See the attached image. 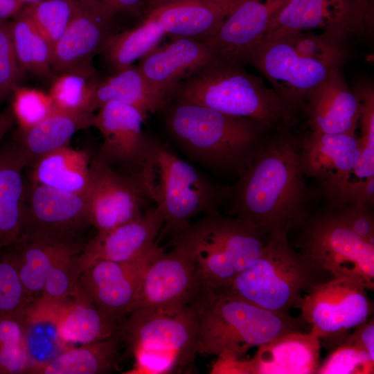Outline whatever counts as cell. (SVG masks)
<instances>
[{"label": "cell", "instance_id": "obj_1", "mask_svg": "<svg viewBox=\"0 0 374 374\" xmlns=\"http://www.w3.org/2000/svg\"><path fill=\"white\" fill-rule=\"evenodd\" d=\"M301 145L281 137L254 151L235 187L238 217L267 234L301 220L305 197Z\"/></svg>", "mask_w": 374, "mask_h": 374}, {"label": "cell", "instance_id": "obj_2", "mask_svg": "<svg viewBox=\"0 0 374 374\" xmlns=\"http://www.w3.org/2000/svg\"><path fill=\"white\" fill-rule=\"evenodd\" d=\"M347 40L318 30L265 35L242 62L265 77L290 112L305 103L317 86L340 70L348 57Z\"/></svg>", "mask_w": 374, "mask_h": 374}, {"label": "cell", "instance_id": "obj_3", "mask_svg": "<svg viewBox=\"0 0 374 374\" xmlns=\"http://www.w3.org/2000/svg\"><path fill=\"white\" fill-rule=\"evenodd\" d=\"M190 305L197 317V353L217 357H244L249 349L303 325L301 319L256 306L228 289L201 285Z\"/></svg>", "mask_w": 374, "mask_h": 374}, {"label": "cell", "instance_id": "obj_4", "mask_svg": "<svg viewBox=\"0 0 374 374\" xmlns=\"http://www.w3.org/2000/svg\"><path fill=\"white\" fill-rule=\"evenodd\" d=\"M242 62L213 57L182 80L170 98L251 119L271 127L290 118L277 93L249 73Z\"/></svg>", "mask_w": 374, "mask_h": 374}, {"label": "cell", "instance_id": "obj_5", "mask_svg": "<svg viewBox=\"0 0 374 374\" xmlns=\"http://www.w3.org/2000/svg\"><path fill=\"white\" fill-rule=\"evenodd\" d=\"M136 177L163 217L162 235L172 238L200 213L215 210L221 197L216 187L195 167L164 143L149 137L146 155Z\"/></svg>", "mask_w": 374, "mask_h": 374}, {"label": "cell", "instance_id": "obj_6", "mask_svg": "<svg viewBox=\"0 0 374 374\" xmlns=\"http://www.w3.org/2000/svg\"><path fill=\"white\" fill-rule=\"evenodd\" d=\"M166 123L170 136L186 154L220 169L247 164L262 127L249 118L176 100Z\"/></svg>", "mask_w": 374, "mask_h": 374}, {"label": "cell", "instance_id": "obj_7", "mask_svg": "<svg viewBox=\"0 0 374 374\" xmlns=\"http://www.w3.org/2000/svg\"><path fill=\"white\" fill-rule=\"evenodd\" d=\"M268 237L251 224L215 209L172 239L192 253L201 285L221 290L229 288L239 273L260 258Z\"/></svg>", "mask_w": 374, "mask_h": 374}, {"label": "cell", "instance_id": "obj_8", "mask_svg": "<svg viewBox=\"0 0 374 374\" xmlns=\"http://www.w3.org/2000/svg\"><path fill=\"white\" fill-rule=\"evenodd\" d=\"M118 332L135 359L132 373H181L197 353V322L191 305L173 316L135 310Z\"/></svg>", "mask_w": 374, "mask_h": 374}, {"label": "cell", "instance_id": "obj_9", "mask_svg": "<svg viewBox=\"0 0 374 374\" xmlns=\"http://www.w3.org/2000/svg\"><path fill=\"white\" fill-rule=\"evenodd\" d=\"M287 233L269 235L260 258L239 273L228 289L263 309L288 313L297 308L303 294L319 274L289 244Z\"/></svg>", "mask_w": 374, "mask_h": 374}, {"label": "cell", "instance_id": "obj_10", "mask_svg": "<svg viewBox=\"0 0 374 374\" xmlns=\"http://www.w3.org/2000/svg\"><path fill=\"white\" fill-rule=\"evenodd\" d=\"M300 253L320 275L354 278L374 290V244L353 232L338 212L322 215L305 230Z\"/></svg>", "mask_w": 374, "mask_h": 374}, {"label": "cell", "instance_id": "obj_11", "mask_svg": "<svg viewBox=\"0 0 374 374\" xmlns=\"http://www.w3.org/2000/svg\"><path fill=\"white\" fill-rule=\"evenodd\" d=\"M367 291L357 280L348 277L316 283L300 300L297 307L300 319L331 350L373 315V305Z\"/></svg>", "mask_w": 374, "mask_h": 374}, {"label": "cell", "instance_id": "obj_12", "mask_svg": "<svg viewBox=\"0 0 374 374\" xmlns=\"http://www.w3.org/2000/svg\"><path fill=\"white\" fill-rule=\"evenodd\" d=\"M171 242L170 251L162 249L148 264L134 310L173 316L197 295L201 282L194 257L181 242L172 239Z\"/></svg>", "mask_w": 374, "mask_h": 374}, {"label": "cell", "instance_id": "obj_13", "mask_svg": "<svg viewBox=\"0 0 374 374\" xmlns=\"http://www.w3.org/2000/svg\"><path fill=\"white\" fill-rule=\"evenodd\" d=\"M371 7L367 0H289L265 35L318 30L348 39L371 35Z\"/></svg>", "mask_w": 374, "mask_h": 374}, {"label": "cell", "instance_id": "obj_14", "mask_svg": "<svg viewBox=\"0 0 374 374\" xmlns=\"http://www.w3.org/2000/svg\"><path fill=\"white\" fill-rule=\"evenodd\" d=\"M162 248L133 262L98 260L78 278V289L98 310L118 323L135 309L145 269Z\"/></svg>", "mask_w": 374, "mask_h": 374}, {"label": "cell", "instance_id": "obj_15", "mask_svg": "<svg viewBox=\"0 0 374 374\" xmlns=\"http://www.w3.org/2000/svg\"><path fill=\"white\" fill-rule=\"evenodd\" d=\"M87 192L90 224L97 232L110 230L141 216L146 196L139 179L115 172L101 158L91 163Z\"/></svg>", "mask_w": 374, "mask_h": 374}, {"label": "cell", "instance_id": "obj_16", "mask_svg": "<svg viewBox=\"0 0 374 374\" xmlns=\"http://www.w3.org/2000/svg\"><path fill=\"white\" fill-rule=\"evenodd\" d=\"M115 15L97 0H77L71 22L53 46V71L92 69L93 56L115 33Z\"/></svg>", "mask_w": 374, "mask_h": 374}, {"label": "cell", "instance_id": "obj_17", "mask_svg": "<svg viewBox=\"0 0 374 374\" xmlns=\"http://www.w3.org/2000/svg\"><path fill=\"white\" fill-rule=\"evenodd\" d=\"M22 234L71 241L74 233L90 224L87 195L29 182L24 196Z\"/></svg>", "mask_w": 374, "mask_h": 374}, {"label": "cell", "instance_id": "obj_18", "mask_svg": "<svg viewBox=\"0 0 374 374\" xmlns=\"http://www.w3.org/2000/svg\"><path fill=\"white\" fill-rule=\"evenodd\" d=\"M164 224L157 207L149 208L139 217L96 235L78 255L75 267L79 274L92 263L106 260L127 262L138 260L157 247V239Z\"/></svg>", "mask_w": 374, "mask_h": 374}, {"label": "cell", "instance_id": "obj_19", "mask_svg": "<svg viewBox=\"0 0 374 374\" xmlns=\"http://www.w3.org/2000/svg\"><path fill=\"white\" fill-rule=\"evenodd\" d=\"M361 149L355 134L312 131L301 145L304 174L323 181L331 195L342 201Z\"/></svg>", "mask_w": 374, "mask_h": 374}, {"label": "cell", "instance_id": "obj_20", "mask_svg": "<svg viewBox=\"0 0 374 374\" xmlns=\"http://www.w3.org/2000/svg\"><path fill=\"white\" fill-rule=\"evenodd\" d=\"M288 1L244 0L218 30L202 42L214 57L242 62Z\"/></svg>", "mask_w": 374, "mask_h": 374}, {"label": "cell", "instance_id": "obj_21", "mask_svg": "<svg viewBox=\"0 0 374 374\" xmlns=\"http://www.w3.org/2000/svg\"><path fill=\"white\" fill-rule=\"evenodd\" d=\"M145 118L135 107L122 103L102 105L94 114L93 125L103 138L101 159L136 168L138 172L148 149V137L142 130Z\"/></svg>", "mask_w": 374, "mask_h": 374}, {"label": "cell", "instance_id": "obj_22", "mask_svg": "<svg viewBox=\"0 0 374 374\" xmlns=\"http://www.w3.org/2000/svg\"><path fill=\"white\" fill-rule=\"evenodd\" d=\"M321 344L311 332L292 330L258 346L245 359L247 374H312L320 365Z\"/></svg>", "mask_w": 374, "mask_h": 374}, {"label": "cell", "instance_id": "obj_23", "mask_svg": "<svg viewBox=\"0 0 374 374\" xmlns=\"http://www.w3.org/2000/svg\"><path fill=\"white\" fill-rule=\"evenodd\" d=\"M202 41L179 37L156 47L141 59L138 65L148 82L169 98L184 79L213 58Z\"/></svg>", "mask_w": 374, "mask_h": 374}, {"label": "cell", "instance_id": "obj_24", "mask_svg": "<svg viewBox=\"0 0 374 374\" xmlns=\"http://www.w3.org/2000/svg\"><path fill=\"white\" fill-rule=\"evenodd\" d=\"M244 0H180L146 14L166 35L204 41Z\"/></svg>", "mask_w": 374, "mask_h": 374}, {"label": "cell", "instance_id": "obj_25", "mask_svg": "<svg viewBox=\"0 0 374 374\" xmlns=\"http://www.w3.org/2000/svg\"><path fill=\"white\" fill-rule=\"evenodd\" d=\"M305 103L313 131L355 134L359 125V100L340 70L317 86Z\"/></svg>", "mask_w": 374, "mask_h": 374}, {"label": "cell", "instance_id": "obj_26", "mask_svg": "<svg viewBox=\"0 0 374 374\" xmlns=\"http://www.w3.org/2000/svg\"><path fill=\"white\" fill-rule=\"evenodd\" d=\"M61 302L39 296L29 300L17 312L22 325L28 373H36L71 346L62 339L59 330Z\"/></svg>", "mask_w": 374, "mask_h": 374}, {"label": "cell", "instance_id": "obj_27", "mask_svg": "<svg viewBox=\"0 0 374 374\" xmlns=\"http://www.w3.org/2000/svg\"><path fill=\"white\" fill-rule=\"evenodd\" d=\"M28 164L17 143L0 148V251L12 246L24 230V170Z\"/></svg>", "mask_w": 374, "mask_h": 374}, {"label": "cell", "instance_id": "obj_28", "mask_svg": "<svg viewBox=\"0 0 374 374\" xmlns=\"http://www.w3.org/2000/svg\"><path fill=\"white\" fill-rule=\"evenodd\" d=\"M119 102L135 107L147 116L164 108L169 96L154 88L139 66L130 65L97 82L88 107L93 113L104 104Z\"/></svg>", "mask_w": 374, "mask_h": 374}, {"label": "cell", "instance_id": "obj_29", "mask_svg": "<svg viewBox=\"0 0 374 374\" xmlns=\"http://www.w3.org/2000/svg\"><path fill=\"white\" fill-rule=\"evenodd\" d=\"M71 244V241L22 234L12 246L5 249L29 299L41 296L52 265Z\"/></svg>", "mask_w": 374, "mask_h": 374}, {"label": "cell", "instance_id": "obj_30", "mask_svg": "<svg viewBox=\"0 0 374 374\" xmlns=\"http://www.w3.org/2000/svg\"><path fill=\"white\" fill-rule=\"evenodd\" d=\"M94 114L87 111H65L55 109L33 127L20 131L18 145L29 161L69 145L78 131L93 125Z\"/></svg>", "mask_w": 374, "mask_h": 374}, {"label": "cell", "instance_id": "obj_31", "mask_svg": "<svg viewBox=\"0 0 374 374\" xmlns=\"http://www.w3.org/2000/svg\"><path fill=\"white\" fill-rule=\"evenodd\" d=\"M90 166L85 152L67 145L36 159L30 181L68 193L86 195L90 183Z\"/></svg>", "mask_w": 374, "mask_h": 374}, {"label": "cell", "instance_id": "obj_32", "mask_svg": "<svg viewBox=\"0 0 374 374\" xmlns=\"http://www.w3.org/2000/svg\"><path fill=\"white\" fill-rule=\"evenodd\" d=\"M119 325L101 312L78 290L61 302L59 330L69 345L89 344L116 335Z\"/></svg>", "mask_w": 374, "mask_h": 374}, {"label": "cell", "instance_id": "obj_33", "mask_svg": "<svg viewBox=\"0 0 374 374\" xmlns=\"http://www.w3.org/2000/svg\"><path fill=\"white\" fill-rule=\"evenodd\" d=\"M116 335L107 339L71 346L36 374H98L112 370L118 357Z\"/></svg>", "mask_w": 374, "mask_h": 374}, {"label": "cell", "instance_id": "obj_34", "mask_svg": "<svg viewBox=\"0 0 374 374\" xmlns=\"http://www.w3.org/2000/svg\"><path fill=\"white\" fill-rule=\"evenodd\" d=\"M166 35L158 23L145 16L131 30L114 33L104 50L105 60L114 72L125 69L155 48Z\"/></svg>", "mask_w": 374, "mask_h": 374}, {"label": "cell", "instance_id": "obj_35", "mask_svg": "<svg viewBox=\"0 0 374 374\" xmlns=\"http://www.w3.org/2000/svg\"><path fill=\"white\" fill-rule=\"evenodd\" d=\"M9 21L21 70L48 77L52 69L53 45L21 11Z\"/></svg>", "mask_w": 374, "mask_h": 374}, {"label": "cell", "instance_id": "obj_36", "mask_svg": "<svg viewBox=\"0 0 374 374\" xmlns=\"http://www.w3.org/2000/svg\"><path fill=\"white\" fill-rule=\"evenodd\" d=\"M359 104L361 157L346 190L348 197H355L365 181L374 176V91L371 84L356 87ZM354 89V90H355Z\"/></svg>", "mask_w": 374, "mask_h": 374}, {"label": "cell", "instance_id": "obj_37", "mask_svg": "<svg viewBox=\"0 0 374 374\" xmlns=\"http://www.w3.org/2000/svg\"><path fill=\"white\" fill-rule=\"evenodd\" d=\"M94 69L72 70L60 73L48 92L55 109L65 111H87L97 81Z\"/></svg>", "mask_w": 374, "mask_h": 374}, {"label": "cell", "instance_id": "obj_38", "mask_svg": "<svg viewBox=\"0 0 374 374\" xmlns=\"http://www.w3.org/2000/svg\"><path fill=\"white\" fill-rule=\"evenodd\" d=\"M77 0H41L20 10L53 46L62 37L76 8Z\"/></svg>", "mask_w": 374, "mask_h": 374}, {"label": "cell", "instance_id": "obj_39", "mask_svg": "<svg viewBox=\"0 0 374 374\" xmlns=\"http://www.w3.org/2000/svg\"><path fill=\"white\" fill-rule=\"evenodd\" d=\"M78 255L73 243L58 255L48 273L41 297L60 302L75 294L78 291V274L75 267Z\"/></svg>", "mask_w": 374, "mask_h": 374}, {"label": "cell", "instance_id": "obj_40", "mask_svg": "<svg viewBox=\"0 0 374 374\" xmlns=\"http://www.w3.org/2000/svg\"><path fill=\"white\" fill-rule=\"evenodd\" d=\"M374 359L360 346L347 337L330 350L319 365L317 374H373Z\"/></svg>", "mask_w": 374, "mask_h": 374}, {"label": "cell", "instance_id": "obj_41", "mask_svg": "<svg viewBox=\"0 0 374 374\" xmlns=\"http://www.w3.org/2000/svg\"><path fill=\"white\" fill-rule=\"evenodd\" d=\"M12 93L10 109L20 131L36 125L55 109L48 93L42 90L17 86Z\"/></svg>", "mask_w": 374, "mask_h": 374}, {"label": "cell", "instance_id": "obj_42", "mask_svg": "<svg viewBox=\"0 0 374 374\" xmlns=\"http://www.w3.org/2000/svg\"><path fill=\"white\" fill-rule=\"evenodd\" d=\"M29 300L11 258L0 251V315L17 313Z\"/></svg>", "mask_w": 374, "mask_h": 374}, {"label": "cell", "instance_id": "obj_43", "mask_svg": "<svg viewBox=\"0 0 374 374\" xmlns=\"http://www.w3.org/2000/svg\"><path fill=\"white\" fill-rule=\"evenodd\" d=\"M20 72L9 22L0 21V87L6 96L17 86Z\"/></svg>", "mask_w": 374, "mask_h": 374}, {"label": "cell", "instance_id": "obj_44", "mask_svg": "<svg viewBox=\"0 0 374 374\" xmlns=\"http://www.w3.org/2000/svg\"><path fill=\"white\" fill-rule=\"evenodd\" d=\"M346 224L357 235L374 244V222L367 205L356 202L338 212Z\"/></svg>", "mask_w": 374, "mask_h": 374}, {"label": "cell", "instance_id": "obj_45", "mask_svg": "<svg viewBox=\"0 0 374 374\" xmlns=\"http://www.w3.org/2000/svg\"><path fill=\"white\" fill-rule=\"evenodd\" d=\"M17 343H23L22 325L18 314L0 315V347Z\"/></svg>", "mask_w": 374, "mask_h": 374}, {"label": "cell", "instance_id": "obj_46", "mask_svg": "<svg viewBox=\"0 0 374 374\" xmlns=\"http://www.w3.org/2000/svg\"><path fill=\"white\" fill-rule=\"evenodd\" d=\"M348 337L364 348L374 359V319L373 317L354 329Z\"/></svg>", "mask_w": 374, "mask_h": 374}, {"label": "cell", "instance_id": "obj_47", "mask_svg": "<svg viewBox=\"0 0 374 374\" xmlns=\"http://www.w3.org/2000/svg\"><path fill=\"white\" fill-rule=\"evenodd\" d=\"M115 15L139 11L145 0H97Z\"/></svg>", "mask_w": 374, "mask_h": 374}, {"label": "cell", "instance_id": "obj_48", "mask_svg": "<svg viewBox=\"0 0 374 374\" xmlns=\"http://www.w3.org/2000/svg\"><path fill=\"white\" fill-rule=\"evenodd\" d=\"M24 6L19 0H0V21L13 18Z\"/></svg>", "mask_w": 374, "mask_h": 374}, {"label": "cell", "instance_id": "obj_49", "mask_svg": "<svg viewBox=\"0 0 374 374\" xmlns=\"http://www.w3.org/2000/svg\"><path fill=\"white\" fill-rule=\"evenodd\" d=\"M14 121L11 109H7L0 114V141L10 130Z\"/></svg>", "mask_w": 374, "mask_h": 374}, {"label": "cell", "instance_id": "obj_50", "mask_svg": "<svg viewBox=\"0 0 374 374\" xmlns=\"http://www.w3.org/2000/svg\"><path fill=\"white\" fill-rule=\"evenodd\" d=\"M180 0H145L143 6L146 8L147 13L149 12Z\"/></svg>", "mask_w": 374, "mask_h": 374}, {"label": "cell", "instance_id": "obj_51", "mask_svg": "<svg viewBox=\"0 0 374 374\" xmlns=\"http://www.w3.org/2000/svg\"><path fill=\"white\" fill-rule=\"evenodd\" d=\"M24 5L35 3L41 0H19Z\"/></svg>", "mask_w": 374, "mask_h": 374}, {"label": "cell", "instance_id": "obj_52", "mask_svg": "<svg viewBox=\"0 0 374 374\" xmlns=\"http://www.w3.org/2000/svg\"><path fill=\"white\" fill-rule=\"evenodd\" d=\"M6 96H7L6 95V93L3 91V90L0 87V103H2V101L4 100V98Z\"/></svg>", "mask_w": 374, "mask_h": 374}]
</instances>
